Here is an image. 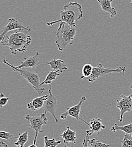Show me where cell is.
I'll return each mask as SVG.
<instances>
[{
	"instance_id": "1",
	"label": "cell",
	"mask_w": 132,
	"mask_h": 147,
	"mask_svg": "<svg viewBox=\"0 0 132 147\" xmlns=\"http://www.w3.org/2000/svg\"><path fill=\"white\" fill-rule=\"evenodd\" d=\"M29 32L22 28L11 31L6 34L1 44L8 47L12 55H16L18 52L24 53L32 40V37L27 34Z\"/></svg>"
},
{
	"instance_id": "2",
	"label": "cell",
	"mask_w": 132,
	"mask_h": 147,
	"mask_svg": "<svg viewBox=\"0 0 132 147\" xmlns=\"http://www.w3.org/2000/svg\"><path fill=\"white\" fill-rule=\"evenodd\" d=\"M83 14L82 7L80 3L70 2L64 5L63 10H61L60 19L48 22L46 24L52 26L59 22H65L70 26L76 27V22L82 18Z\"/></svg>"
},
{
	"instance_id": "3",
	"label": "cell",
	"mask_w": 132,
	"mask_h": 147,
	"mask_svg": "<svg viewBox=\"0 0 132 147\" xmlns=\"http://www.w3.org/2000/svg\"><path fill=\"white\" fill-rule=\"evenodd\" d=\"M76 27H72L65 22H61L57 30L56 44L59 51H62L68 45L74 42Z\"/></svg>"
},
{
	"instance_id": "4",
	"label": "cell",
	"mask_w": 132,
	"mask_h": 147,
	"mask_svg": "<svg viewBox=\"0 0 132 147\" xmlns=\"http://www.w3.org/2000/svg\"><path fill=\"white\" fill-rule=\"evenodd\" d=\"M3 63L10 66L14 71L18 72L21 75L31 84V86L35 90V91L38 92L40 96L41 95L42 93L45 90V88H43L40 86V75L34 71L33 69H19L17 67V66H13L9 63L5 58L3 59Z\"/></svg>"
},
{
	"instance_id": "5",
	"label": "cell",
	"mask_w": 132,
	"mask_h": 147,
	"mask_svg": "<svg viewBox=\"0 0 132 147\" xmlns=\"http://www.w3.org/2000/svg\"><path fill=\"white\" fill-rule=\"evenodd\" d=\"M25 118L28 121V126L30 127V129H34L36 132L34 144H36L38 133L44 132V130L42 129V126L44 125H46L48 123V118L46 116V114L44 113L33 117L27 115L25 116Z\"/></svg>"
},
{
	"instance_id": "6",
	"label": "cell",
	"mask_w": 132,
	"mask_h": 147,
	"mask_svg": "<svg viewBox=\"0 0 132 147\" xmlns=\"http://www.w3.org/2000/svg\"><path fill=\"white\" fill-rule=\"evenodd\" d=\"M125 71H126V68L125 67L120 66L118 68L113 69L110 68H105L103 67V66L102 64L99 63L97 66L93 67V70L92 75L86 79L89 82H93L96 79H97L98 78L106 75L108 74L120 73L123 74V75L124 76V73Z\"/></svg>"
},
{
	"instance_id": "7",
	"label": "cell",
	"mask_w": 132,
	"mask_h": 147,
	"mask_svg": "<svg viewBox=\"0 0 132 147\" xmlns=\"http://www.w3.org/2000/svg\"><path fill=\"white\" fill-rule=\"evenodd\" d=\"M86 101H87L86 98L85 96H82L81 98L80 102L77 104H76V105H74L72 107L67 108V111L61 114L60 118L62 119H65L67 118V117L68 116L70 115V116L74 117V118H76L77 120L82 121L83 122L85 123L86 125H88L89 126V125H90L89 123H87L85 121H84V119H81L80 117V110H81V106L84 104V102H85Z\"/></svg>"
},
{
	"instance_id": "8",
	"label": "cell",
	"mask_w": 132,
	"mask_h": 147,
	"mask_svg": "<svg viewBox=\"0 0 132 147\" xmlns=\"http://www.w3.org/2000/svg\"><path fill=\"white\" fill-rule=\"evenodd\" d=\"M120 98V100H117L116 101V107L120 110L121 113L119 121L121 122L123 119L124 114L126 112H129L132 110V93L129 96L121 94Z\"/></svg>"
},
{
	"instance_id": "9",
	"label": "cell",
	"mask_w": 132,
	"mask_h": 147,
	"mask_svg": "<svg viewBox=\"0 0 132 147\" xmlns=\"http://www.w3.org/2000/svg\"><path fill=\"white\" fill-rule=\"evenodd\" d=\"M57 102L58 101L57 98L54 96V95L53 94L52 92V87L50 86V88L49 90V97L45 101L43 107L44 113H50L54 117L56 122H58V119H57V117L56 115V110H57L58 107Z\"/></svg>"
},
{
	"instance_id": "10",
	"label": "cell",
	"mask_w": 132,
	"mask_h": 147,
	"mask_svg": "<svg viewBox=\"0 0 132 147\" xmlns=\"http://www.w3.org/2000/svg\"><path fill=\"white\" fill-rule=\"evenodd\" d=\"M19 28L24 29V30H28L29 32L32 30L29 26L25 27L21 23L18 22L17 19L14 18H10L9 19L7 24L6 26L2 27L1 30L0 31V42L2 41L3 37L7 32L17 29H19Z\"/></svg>"
},
{
	"instance_id": "11",
	"label": "cell",
	"mask_w": 132,
	"mask_h": 147,
	"mask_svg": "<svg viewBox=\"0 0 132 147\" xmlns=\"http://www.w3.org/2000/svg\"><path fill=\"white\" fill-rule=\"evenodd\" d=\"M40 54L38 52H37L36 54L32 57H25L24 58V61L21 62V64L17 66L19 69L23 68H28V69H34L40 64L39 56Z\"/></svg>"
},
{
	"instance_id": "12",
	"label": "cell",
	"mask_w": 132,
	"mask_h": 147,
	"mask_svg": "<svg viewBox=\"0 0 132 147\" xmlns=\"http://www.w3.org/2000/svg\"><path fill=\"white\" fill-rule=\"evenodd\" d=\"M89 124L90 129L86 131V135L89 136L93 134H99L101 131L106 128V126L102 124V119L97 117L92 119Z\"/></svg>"
},
{
	"instance_id": "13",
	"label": "cell",
	"mask_w": 132,
	"mask_h": 147,
	"mask_svg": "<svg viewBox=\"0 0 132 147\" xmlns=\"http://www.w3.org/2000/svg\"><path fill=\"white\" fill-rule=\"evenodd\" d=\"M48 97L49 94L34 98L31 102L28 104L27 108L32 111L39 110L44 107V102L48 98Z\"/></svg>"
},
{
	"instance_id": "14",
	"label": "cell",
	"mask_w": 132,
	"mask_h": 147,
	"mask_svg": "<svg viewBox=\"0 0 132 147\" xmlns=\"http://www.w3.org/2000/svg\"><path fill=\"white\" fill-rule=\"evenodd\" d=\"M100 4L102 10L104 12L108 13L111 18L117 14V11L111 6V2L113 0H96Z\"/></svg>"
},
{
	"instance_id": "15",
	"label": "cell",
	"mask_w": 132,
	"mask_h": 147,
	"mask_svg": "<svg viewBox=\"0 0 132 147\" xmlns=\"http://www.w3.org/2000/svg\"><path fill=\"white\" fill-rule=\"evenodd\" d=\"M60 137L64 139V143L67 145L69 143H76V132L71 130L69 126L67 127V129L60 135Z\"/></svg>"
},
{
	"instance_id": "16",
	"label": "cell",
	"mask_w": 132,
	"mask_h": 147,
	"mask_svg": "<svg viewBox=\"0 0 132 147\" xmlns=\"http://www.w3.org/2000/svg\"><path fill=\"white\" fill-rule=\"evenodd\" d=\"M45 65H50L53 70H58L60 72V73L68 70V67L66 66L65 62L60 59H53V60L46 62Z\"/></svg>"
},
{
	"instance_id": "17",
	"label": "cell",
	"mask_w": 132,
	"mask_h": 147,
	"mask_svg": "<svg viewBox=\"0 0 132 147\" xmlns=\"http://www.w3.org/2000/svg\"><path fill=\"white\" fill-rule=\"evenodd\" d=\"M60 73V72L58 70H52L48 74L45 80L40 83V86H42L44 84H50L53 81L56 80L57 77L59 76Z\"/></svg>"
},
{
	"instance_id": "18",
	"label": "cell",
	"mask_w": 132,
	"mask_h": 147,
	"mask_svg": "<svg viewBox=\"0 0 132 147\" xmlns=\"http://www.w3.org/2000/svg\"><path fill=\"white\" fill-rule=\"evenodd\" d=\"M93 66L90 63H86L84 65L82 69V76L80 78V79L84 78H88L89 77L93 72Z\"/></svg>"
},
{
	"instance_id": "19",
	"label": "cell",
	"mask_w": 132,
	"mask_h": 147,
	"mask_svg": "<svg viewBox=\"0 0 132 147\" xmlns=\"http://www.w3.org/2000/svg\"><path fill=\"white\" fill-rule=\"evenodd\" d=\"M111 130L113 132L117 131H123L127 134H132V122L130 124L122 126H119L117 124H115L111 129Z\"/></svg>"
},
{
	"instance_id": "20",
	"label": "cell",
	"mask_w": 132,
	"mask_h": 147,
	"mask_svg": "<svg viewBox=\"0 0 132 147\" xmlns=\"http://www.w3.org/2000/svg\"><path fill=\"white\" fill-rule=\"evenodd\" d=\"M19 136L18 141L14 143V145L20 147H24L28 140V131H25L21 134L18 133Z\"/></svg>"
},
{
	"instance_id": "21",
	"label": "cell",
	"mask_w": 132,
	"mask_h": 147,
	"mask_svg": "<svg viewBox=\"0 0 132 147\" xmlns=\"http://www.w3.org/2000/svg\"><path fill=\"white\" fill-rule=\"evenodd\" d=\"M44 139L45 142V147H57L58 145L62 143L61 141H56L54 138L52 139H50L48 136H45Z\"/></svg>"
},
{
	"instance_id": "22",
	"label": "cell",
	"mask_w": 132,
	"mask_h": 147,
	"mask_svg": "<svg viewBox=\"0 0 132 147\" xmlns=\"http://www.w3.org/2000/svg\"><path fill=\"white\" fill-rule=\"evenodd\" d=\"M122 147H132V134H125L121 142Z\"/></svg>"
},
{
	"instance_id": "23",
	"label": "cell",
	"mask_w": 132,
	"mask_h": 147,
	"mask_svg": "<svg viewBox=\"0 0 132 147\" xmlns=\"http://www.w3.org/2000/svg\"><path fill=\"white\" fill-rule=\"evenodd\" d=\"M88 144H89L92 147H110V145L106 144H105V143H102L99 140H98L95 138H93L92 139H88Z\"/></svg>"
},
{
	"instance_id": "24",
	"label": "cell",
	"mask_w": 132,
	"mask_h": 147,
	"mask_svg": "<svg viewBox=\"0 0 132 147\" xmlns=\"http://www.w3.org/2000/svg\"><path fill=\"white\" fill-rule=\"evenodd\" d=\"M0 138L2 139L9 140L13 138L17 139V138L14 136L13 135L10 134L9 132L3 131H0Z\"/></svg>"
},
{
	"instance_id": "25",
	"label": "cell",
	"mask_w": 132,
	"mask_h": 147,
	"mask_svg": "<svg viewBox=\"0 0 132 147\" xmlns=\"http://www.w3.org/2000/svg\"><path fill=\"white\" fill-rule=\"evenodd\" d=\"M9 100V98L8 97H2L0 100V108H2L3 107L5 106L7 104Z\"/></svg>"
},
{
	"instance_id": "26",
	"label": "cell",
	"mask_w": 132,
	"mask_h": 147,
	"mask_svg": "<svg viewBox=\"0 0 132 147\" xmlns=\"http://www.w3.org/2000/svg\"><path fill=\"white\" fill-rule=\"evenodd\" d=\"M89 136L86 135V137H85V138L84 139L83 143H82L83 147H89V146H88V139H89Z\"/></svg>"
},
{
	"instance_id": "27",
	"label": "cell",
	"mask_w": 132,
	"mask_h": 147,
	"mask_svg": "<svg viewBox=\"0 0 132 147\" xmlns=\"http://www.w3.org/2000/svg\"><path fill=\"white\" fill-rule=\"evenodd\" d=\"M0 147H8V145L5 143L3 141H1L0 142Z\"/></svg>"
},
{
	"instance_id": "28",
	"label": "cell",
	"mask_w": 132,
	"mask_h": 147,
	"mask_svg": "<svg viewBox=\"0 0 132 147\" xmlns=\"http://www.w3.org/2000/svg\"><path fill=\"white\" fill-rule=\"evenodd\" d=\"M5 97V94L1 92H0V100L2 98V97Z\"/></svg>"
},
{
	"instance_id": "29",
	"label": "cell",
	"mask_w": 132,
	"mask_h": 147,
	"mask_svg": "<svg viewBox=\"0 0 132 147\" xmlns=\"http://www.w3.org/2000/svg\"><path fill=\"white\" fill-rule=\"evenodd\" d=\"M38 147L36 146V144H32V145H31L29 146V147Z\"/></svg>"
},
{
	"instance_id": "30",
	"label": "cell",
	"mask_w": 132,
	"mask_h": 147,
	"mask_svg": "<svg viewBox=\"0 0 132 147\" xmlns=\"http://www.w3.org/2000/svg\"><path fill=\"white\" fill-rule=\"evenodd\" d=\"M67 147V146H66V145H64V147ZM74 147V146H71V147Z\"/></svg>"
},
{
	"instance_id": "31",
	"label": "cell",
	"mask_w": 132,
	"mask_h": 147,
	"mask_svg": "<svg viewBox=\"0 0 132 147\" xmlns=\"http://www.w3.org/2000/svg\"><path fill=\"white\" fill-rule=\"evenodd\" d=\"M130 88H131V89H132V84H131V87H130Z\"/></svg>"
},
{
	"instance_id": "32",
	"label": "cell",
	"mask_w": 132,
	"mask_h": 147,
	"mask_svg": "<svg viewBox=\"0 0 132 147\" xmlns=\"http://www.w3.org/2000/svg\"><path fill=\"white\" fill-rule=\"evenodd\" d=\"M131 5H132V1H131Z\"/></svg>"
},
{
	"instance_id": "33",
	"label": "cell",
	"mask_w": 132,
	"mask_h": 147,
	"mask_svg": "<svg viewBox=\"0 0 132 147\" xmlns=\"http://www.w3.org/2000/svg\"><path fill=\"white\" fill-rule=\"evenodd\" d=\"M18 147H20V146H18Z\"/></svg>"
}]
</instances>
